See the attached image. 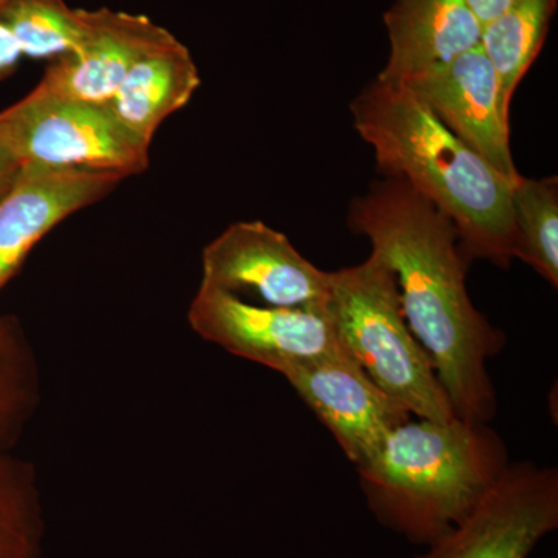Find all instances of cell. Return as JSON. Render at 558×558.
Instances as JSON below:
<instances>
[{
  "label": "cell",
  "instance_id": "obj_1",
  "mask_svg": "<svg viewBox=\"0 0 558 558\" xmlns=\"http://www.w3.org/2000/svg\"><path fill=\"white\" fill-rule=\"evenodd\" d=\"M348 222L395 274L407 323L457 417L487 424L497 410L487 360L505 348V333L470 300L468 263L453 222L409 183L392 178L355 197Z\"/></svg>",
  "mask_w": 558,
  "mask_h": 558
},
{
  "label": "cell",
  "instance_id": "obj_2",
  "mask_svg": "<svg viewBox=\"0 0 558 558\" xmlns=\"http://www.w3.org/2000/svg\"><path fill=\"white\" fill-rule=\"evenodd\" d=\"M360 137L385 178L409 183L453 222L465 263L517 259L513 183L451 134L403 84L374 80L351 102Z\"/></svg>",
  "mask_w": 558,
  "mask_h": 558
},
{
  "label": "cell",
  "instance_id": "obj_3",
  "mask_svg": "<svg viewBox=\"0 0 558 558\" xmlns=\"http://www.w3.org/2000/svg\"><path fill=\"white\" fill-rule=\"evenodd\" d=\"M508 465L505 444L484 422L410 418L359 473L376 519L428 546L475 508Z\"/></svg>",
  "mask_w": 558,
  "mask_h": 558
},
{
  "label": "cell",
  "instance_id": "obj_4",
  "mask_svg": "<svg viewBox=\"0 0 558 558\" xmlns=\"http://www.w3.org/2000/svg\"><path fill=\"white\" fill-rule=\"evenodd\" d=\"M330 314L340 343L374 384L418 418L457 417L427 352L403 315L398 281L371 253L354 267L330 271Z\"/></svg>",
  "mask_w": 558,
  "mask_h": 558
},
{
  "label": "cell",
  "instance_id": "obj_5",
  "mask_svg": "<svg viewBox=\"0 0 558 558\" xmlns=\"http://www.w3.org/2000/svg\"><path fill=\"white\" fill-rule=\"evenodd\" d=\"M0 135L21 163L140 174L149 145L128 130L108 102L54 97L33 89L0 112Z\"/></svg>",
  "mask_w": 558,
  "mask_h": 558
},
{
  "label": "cell",
  "instance_id": "obj_6",
  "mask_svg": "<svg viewBox=\"0 0 558 558\" xmlns=\"http://www.w3.org/2000/svg\"><path fill=\"white\" fill-rule=\"evenodd\" d=\"M189 323L201 339L282 376L296 366L347 351L329 307L256 306L204 284L191 301Z\"/></svg>",
  "mask_w": 558,
  "mask_h": 558
},
{
  "label": "cell",
  "instance_id": "obj_7",
  "mask_svg": "<svg viewBox=\"0 0 558 558\" xmlns=\"http://www.w3.org/2000/svg\"><path fill=\"white\" fill-rule=\"evenodd\" d=\"M558 527L556 470L509 464L457 526L414 558H529Z\"/></svg>",
  "mask_w": 558,
  "mask_h": 558
},
{
  "label": "cell",
  "instance_id": "obj_8",
  "mask_svg": "<svg viewBox=\"0 0 558 558\" xmlns=\"http://www.w3.org/2000/svg\"><path fill=\"white\" fill-rule=\"evenodd\" d=\"M201 284L238 295L253 292L267 306L328 310L330 271L319 270L292 242L260 220L231 223L202 252Z\"/></svg>",
  "mask_w": 558,
  "mask_h": 558
},
{
  "label": "cell",
  "instance_id": "obj_9",
  "mask_svg": "<svg viewBox=\"0 0 558 558\" xmlns=\"http://www.w3.org/2000/svg\"><path fill=\"white\" fill-rule=\"evenodd\" d=\"M436 119L510 183L520 178L509 142V108L481 46L403 81Z\"/></svg>",
  "mask_w": 558,
  "mask_h": 558
},
{
  "label": "cell",
  "instance_id": "obj_10",
  "mask_svg": "<svg viewBox=\"0 0 558 558\" xmlns=\"http://www.w3.org/2000/svg\"><path fill=\"white\" fill-rule=\"evenodd\" d=\"M284 377L357 469L392 429L410 421L409 411L381 391L348 351L296 366Z\"/></svg>",
  "mask_w": 558,
  "mask_h": 558
},
{
  "label": "cell",
  "instance_id": "obj_11",
  "mask_svg": "<svg viewBox=\"0 0 558 558\" xmlns=\"http://www.w3.org/2000/svg\"><path fill=\"white\" fill-rule=\"evenodd\" d=\"M126 178L116 171L22 165L0 196V292L50 230L108 196Z\"/></svg>",
  "mask_w": 558,
  "mask_h": 558
},
{
  "label": "cell",
  "instance_id": "obj_12",
  "mask_svg": "<svg viewBox=\"0 0 558 558\" xmlns=\"http://www.w3.org/2000/svg\"><path fill=\"white\" fill-rule=\"evenodd\" d=\"M86 35L70 53L51 61L36 89L89 102H109L130 70L150 51L170 43L167 28L140 14L84 10Z\"/></svg>",
  "mask_w": 558,
  "mask_h": 558
},
{
  "label": "cell",
  "instance_id": "obj_13",
  "mask_svg": "<svg viewBox=\"0 0 558 558\" xmlns=\"http://www.w3.org/2000/svg\"><path fill=\"white\" fill-rule=\"evenodd\" d=\"M384 21L389 57L376 80L388 84H402L475 49L483 33L465 0H395Z\"/></svg>",
  "mask_w": 558,
  "mask_h": 558
},
{
  "label": "cell",
  "instance_id": "obj_14",
  "mask_svg": "<svg viewBox=\"0 0 558 558\" xmlns=\"http://www.w3.org/2000/svg\"><path fill=\"white\" fill-rule=\"evenodd\" d=\"M199 86V70L190 50L174 38L143 57L108 105L128 130L150 146L160 124L189 105Z\"/></svg>",
  "mask_w": 558,
  "mask_h": 558
},
{
  "label": "cell",
  "instance_id": "obj_15",
  "mask_svg": "<svg viewBox=\"0 0 558 558\" xmlns=\"http://www.w3.org/2000/svg\"><path fill=\"white\" fill-rule=\"evenodd\" d=\"M556 10L557 0H517L483 27L480 46L497 72L509 109L520 81L542 51Z\"/></svg>",
  "mask_w": 558,
  "mask_h": 558
},
{
  "label": "cell",
  "instance_id": "obj_16",
  "mask_svg": "<svg viewBox=\"0 0 558 558\" xmlns=\"http://www.w3.org/2000/svg\"><path fill=\"white\" fill-rule=\"evenodd\" d=\"M40 403V371L20 319L0 314V450H13Z\"/></svg>",
  "mask_w": 558,
  "mask_h": 558
},
{
  "label": "cell",
  "instance_id": "obj_17",
  "mask_svg": "<svg viewBox=\"0 0 558 558\" xmlns=\"http://www.w3.org/2000/svg\"><path fill=\"white\" fill-rule=\"evenodd\" d=\"M44 538L36 470L27 459L0 450V558H43Z\"/></svg>",
  "mask_w": 558,
  "mask_h": 558
},
{
  "label": "cell",
  "instance_id": "obj_18",
  "mask_svg": "<svg viewBox=\"0 0 558 558\" xmlns=\"http://www.w3.org/2000/svg\"><path fill=\"white\" fill-rule=\"evenodd\" d=\"M0 25L25 57L57 60L80 46L86 35L83 9L65 0H0Z\"/></svg>",
  "mask_w": 558,
  "mask_h": 558
},
{
  "label": "cell",
  "instance_id": "obj_19",
  "mask_svg": "<svg viewBox=\"0 0 558 558\" xmlns=\"http://www.w3.org/2000/svg\"><path fill=\"white\" fill-rule=\"evenodd\" d=\"M517 259L558 286V179L520 175L512 190Z\"/></svg>",
  "mask_w": 558,
  "mask_h": 558
},
{
  "label": "cell",
  "instance_id": "obj_20",
  "mask_svg": "<svg viewBox=\"0 0 558 558\" xmlns=\"http://www.w3.org/2000/svg\"><path fill=\"white\" fill-rule=\"evenodd\" d=\"M24 57L16 40L3 25H0V81L9 78L16 72L21 58Z\"/></svg>",
  "mask_w": 558,
  "mask_h": 558
},
{
  "label": "cell",
  "instance_id": "obj_21",
  "mask_svg": "<svg viewBox=\"0 0 558 558\" xmlns=\"http://www.w3.org/2000/svg\"><path fill=\"white\" fill-rule=\"evenodd\" d=\"M517 0H465L476 20L480 21L481 27L488 24L498 16H501L506 10L515 3Z\"/></svg>",
  "mask_w": 558,
  "mask_h": 558
},
{
  "label": "cell",
  "instance_id": "obj_22",
  "mask_svg": "<svg viewBox=\"0 0 558 558\" xmlns=\"http://www.w3.org/2000/svg\"><path fill=\"white\" fill-rule=\"evenodd\" d=\"M22 167L21 160L0 135V196L10 189Z\"/></svg>",
  "mask_w": 558,
  "mask_h": 558
}]
</instances>
